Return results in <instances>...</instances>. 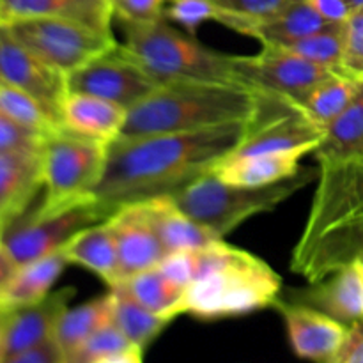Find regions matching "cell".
Masks as SVG:
<instances>
[{
	"label": "cell",
	"instance_id": "cell-1",
	"mask_svg": "<svg viewBox=\"0 0 363 363\" xmlns=\"http://www.w3.org/2000/svg\"><path fill=\"white\" fill-rule=\"evenodd\" d=\"M252 124L181 133L117 137L92 195L112 215L124 204L174 195L229 158Z\"/></svg>",
	"mask_w": 363,
	"mask_h": 363
},
{
	"label": "cell",
	"instance_id": "cell-2",
	"mask_svg": "<svg viewBox=\"0 0 363 363\" xmlns=\"http://www.w3.org/2000/svg\"><path fill=\"white\" fill-rule=\"evenodd\" d=\"M358 259H363V156L321 162L291 269L318 284Z\"/></svg>",
	"mask_w": 363,
	"mask_h": 363
},
{
	"label": "cell",
	"instance_id": "cell-3",
	"mask_svg": "<svg viewBox=\"0 0 363 363\" xmlns=\"http://www.w3.org/2000/svg\"><path fill=\"white\" fill-rule=\"evenodd\" d=\"M269 96L250 87L216 82H172L128 110L119 137L181 133L229 124H254Z\"/></svg>",
	"mask_w": 363,
	"mask_h": 363
},
{
	"label": "cell",
	"instance_id": "cell-4",
	"mask_svg": "<svg viewBox=\"0 0 363 363\" xmlns=\"http://www.w3.org/2000/svg\"><path fill=\"white\" fill-rule=\"evenodd\" d=\"M195 280L186 289L183 314L204 321L250 314L273 307L282 279L247 250L216 240L194 250Z\"/></svg>",
	"mask_w": 363,
	"mask_h": 363
},
{
	"label": "cell",
	"instance_id": "cell-5",
	"mask_svg": "<svg viewBox=\"0 0 363 363\" xmlns=\"http://www.w3.org/2000/svg\"><path fill=\"white\" fill-rule=\"evenodd\" d=\"M318 176L319 170L300 169L293 177L275 184L238 186L208 172L176 191L172 199L186 215L223 240L252 216L273 211Z\"/></svg>",
	"mask_w": 363,
	"mask_h": 363
},
{
	"label": "cell",
	"instance_id": "cell-6",
	"mask_svg": "<svg viewBox=\"0 0 363 363\" xmlns=\"http://www.w3.org/2000/svg\"><path fill=\"white\" fill-rule=\"evenodd\" d=\"M126 46L160 82H216L238 84L230 55L215 52L184 34L167 18L147 23H124Z\"/></svg>",
	"mask_w": 363,
	"mask_h": 363
},
{
	"label": "cell",
	"instance_id": "cell-7",
	"mask_svg": "<svg viewBox=\"0 0 363 363\" xmlns=\"http://www.w3.org/2000/svg\"><path fill=\"white\" fill-rule=\"evenodd\" d=\"M108 145L60 128L43 145L45 197L32 215L50 216L96 201L92 191L105 174Z\"/></svg>",
	"mask_w": 363,
	"mask_h": 363
},
{
	"label": "cell",
	"instance_id": "cell-8",
	"mask_svg": "<svg viewBox=\"0 0 363 363\" xmlns=\"http://www.w3.org/2000/svg\"><path fill=\"white\" fill-rule=\"evenodd\" d=\"M7 27L25 48L64 74L73 73L117 43L112 32L60 18L14 21Z\"/></svg>",
	"mask_w": 363,
	"mask_h": 363
},
{
	"label": "cell",
	"instance_id": "cell-9",
	"mask_svg": "<svg viewBox=\"0 0 363 363\" xmlns=\"http://www.w3.org/2000/svg\"><path fill=\"white\" fill-rule=\"evenodd\" d=\"M126 45H116L67 74L69 92L91 94L130 110L160 87Z\"/></svg>",
	"mask_w": 363,
	"mask_h": 363
},
{
	"label": "cell",
	"instance_id": "cell-10",
	"mask_svg": "<svg viewBox=\"0 0 363 363\" xmlns=\"http://www.w3.org/2000/svg\"><path fill=\"white\" fill-rule=\"evenodd\" d=\"M240 85L284 103H293L337 71L305 60L280 46H262L257 55H230Z\"/></svg>",
	"mask_w": 363,
	"mask_h": 363
},
{
	"label": "cell",
	"instance_id": "cell-11",
	"mask_svg": "<svg viewBox=\"0 0 363 363\" xmlns=\"http://www.w3.org/2000/svg\"><path fill=\"white\" fill-rule=\"evenodd\" d=\"M110 213L98 201L74 206L50 216L28 215L6 227L2 245L18 266L62 250L64 245L87 227L105 222Z\"/></svg>",
	"mask_w": 363,
	"mask_h": 363
},
{
	"label": "cell",
	"instance_id": "cell-12",
	"mask_svg": "<svg viewBox=\"0 0 363 363\" xmlns=\"http://www.w3.org/2000/svg\"><path fill=\"white\" fill-rule=\"evenodd\" d=\"M0 78L32 96L60 123V108L69 94L67 74L25 48L4 23H0Z\"/></svg>",
	"mask_w": 363,
	"mask_h": 363
},
{
	"label": "cell",
	"instance_id": "cell-13",
	"mask_svg": "<svg viewBox=\"0 0 363 363\" xmlns=\"http://www.w3.org/2000/svg\"><path fill=\"white\" fill-rule=\"evenodd\" d=\"M286 323L294 354L312 363H330L344 344L350 326L300 301L277 300L273 305Z\"/></svg>",
	"mask_w": 363,
	"mask_h": 363
},
{
	"label": "cell",
	"instance_id": "cell-14",
	"mask_svg": "<svg viewBox=\"0 0 363 363\" xmlns=\"http://www.w3.org/2000/svg\"><path fill=\"white\" fill-rule=\"evenodd\" d=\"M325 137V130L286 103L282 112L252 124L247 137L230 156H254L268 152H314Z\"/></svg>",
	"mask_w": 363,
	"mask_h": 363
},
{
	"label": "cell",
	"instance_id": "cell-15",
	"mask_svg": "<svg viewBox=\"0 0 363 363\" xmlns=\"http://www.w3.org/2000/svg\"><path fill=\"white\" fill-rule=\"evenodd\" d=\"M105 223L116 240L123 279L155 268L167 255L137 202L117 208Z\"/></svg>",
	"mask_w": 363,
	"mask_h": 363
},
{
	"label": "cell",
	"instance_id": "cell-16",
	"mask_svg": "<svg viewBox=\"0 0 363 363\" xmlns=\"http://www.w3.org/2000/svg\"><path fill=\"white\" fill-rule=\"evenodd\" d=\"M77 294L74 287H62L39 303L9 312L4 332V358L34 350L53 339L57 323Z\"/></svg>",
	"mask_w": 363,
	"mask_h": 363
},
{
	"label": "cell",
	"instance_id": "cell-17",
	"mask_svg": "<svg viewBox=\"0 0 363 363\" xmlns=\"http://www.w3.org/2000/svg\"><path fill=\"white\" fill-rule=\"evenodd\" d=\"M43 188V147L0 155V223L9 227Z\"/></svg>",
	"mask_w": 363,
	"mask_h": 363
},
{
	"label": "cell",
	"instance_id": "cell-18",
	"mask_svg": "<svg viewBox=\"0 0 363 363\" xmlns=\"http://www.w3.org/2000/svg\"><path fill=\"white\" fill-rule=\"evenodd\" d=\"M293 301L307 303L330 318L351 326L363 321V273L360 261L337 269L311 289L294 293Z\"/></svg>",
	"mask_w": 363,
	"mask_h": 363
},
{
	"label": "cell",
	"instance_id": "cell-19",
	"mask_svg": "<svg viewBox=\"0 0 363 363\" xmlns=\"http://www.w3.org/2000/svg\"><path fill=\"white\" fill-rule=\"evenodd\" d=\"M60 18L112 32L113 9L110 0H0V23Z\"/></svg>",
	"mask_w": 363,
	"mask_h": 363
},
{
	"label": "cell",
	"instance_id": "cell-20",
	"mask_svg": "<svg viewBox=\"0 0 363 363\" xmlns=\"http://www.w3.org/2000/svg\"><path fill=\"white\" fill-rule=\"evenodd\" d=\"M137 204L140 206L145 220L156 233L162 247L165 248V254L195 250V248H202L216 240H222L208 227L186 215L176 204L172 195L147 199V201L137 202Z\"/></svg>",
	"mask_w": 363,
	"mask_h": 363
},
{
	"label": "cell",
	"instance_id": "cell-21",
	"mask_svg": "<svg viewBox=\"0 0 363 363\" xmlns=\"http://www.w3.org/2000/svg\"><path fill=\"white\" fill-rule=\"evenodd\" d=\"M128 110L91 94L69 92L60 108L64 130L110 145L123 131Z\"/></svg>",
	"mask_w": 363,
	"mask_h": 363
},
{
	"label": "cell",
	"instance_id": "cell-22",
	"mask_svg": "<svg viewBox=\"0 0 363 363\" xmlns=\"http://www.w3.org/2000/svg\"><path fill=\"white\" fill-rule=\"evenodd\" d=\"M307 152H268L254 156H229L211 170L218 179L238 186H266L300 172V162Z\"/></svg>",
	"mask_w": 363,
	"mask_h": 363
},
{
	"label": "cell",
	"instance_id": "cell-23",
	"mask_svg": "<svg viewBox=\"0 0 363 363\" xmlns=\"http://www.w3.org/2000/svg\"><path fill=\"white\" fill-rule=\"evenodd\" d=\"M69 264H78L98 275L110 289L123 282L116 240L105 222L74 234L62 247Z\"/></svg>",
	"mask_w": 363,
	"mask_h": 363
},
{
	"label": "cell",
	"instance_id": "cell-24",
	"mask_svg": "<svg viewBox=\"0 0 363 363\" xmlns=\"http://www.w3.org/2000/svg\"><path fill=\"white\" fill-rule=\"evenodd\" d=\"M69 264L62 250L18 266L0 300V311L13 312L39 303L52 294L53 286Z\"/></svg>",
	"mask_w": 363,
	"mask_h": 363
},
{
	"label": "cell",
	"instance_id": "cell-25",
	"mask_svg": "<svg viewBox=\"0 0 363 363\" xmlns=\"http://www.w3.org/2000/svg\"><path fill=\"white\" fill-rule=\"evenodd\" d=\"M340 23H332L312 7L308 0H293L280 13L248 25L245 35L259 39L264 45L284 46L301 38L328 30Z\"/></svg>",
	"mask_w": 363,
	"mask_h": 363
},
{
	"label": "cell",
	"instance_id": "cell-26",
	"mask_svg": "<svg viewBox=\"0 0 363 363\" xmlns=\"http://www.w3.org/2000/svg\"><path fill=\"white\" fill-rule=\"evenodd\" d=\"M360 84L362 82L353 80L342 73H333L287 105L300 110L312 123L326 130L353 101Z\"/></svg>",
	"mask_w": 363,
	"mask_h": 363
},
{
	"label": "cell",
	"instance_id": "cell-27",
	"mask_svg": "<svg viewBox=\"0 0 363 363\" xmlns=\"http://www.w3.org/2000/svg\"><path fill=\"white\" fill-rule=\"evenodd\" d=\"M314 155L319 163L363 156V82L353 101L326 128Z\"/></svg>",
	"mask_w": 363,
	"mask_h": 363
},
{
	"label": "cell",
	"instance_id": "cell-28",
	"mask_svg": "<svg viewBox=\"0 0 363 363\" xmlns=\"http://www.w3.org/2000/svg\"><path fill=\"white\" fill-rule=\"evenodd\" d=\"M117 287L130 294L142 307L163 318L176 319L177 315L183 314V300L186 289L170 282L156 266L128 277Z\"/></svg>",
	"mask_w": 363,
	"mask_h": 363
},
{
	"label": "cell",
	"instance_id": "cell-29",
	"mask_svg": "<svg viewBox=\"0 0 363 363\" xmlns=\"http://www.w3.org/2000/svg\"><path fill=\"white\" fill-rule=\"evenodd\" d=\"M110 294H112V323L130 340L131 346L145 350L174 321L142 307L119 287L110 289Z\"/></svg>",
	"mask_w": 363,
	"mask_h": 363
},
{
	"label": "cell",
	"instance_id": "cell-30",
	"mask_svg": "<svg viewBox=\"0 0 363 363\" xmlns=\"http://www.w3.org/2000/svg\"><path fill=\"white\" fill-rule=\"evenodd\" d=\"M110 321H112V294L106 293L78 307H67L57 323L53 340L64 354Z\"/></svg>",
	"mask_w": 363,
	"mask_h": 363
},
{
	"label": "cell",
	"instance_id": "cell-31",
	"mask_svg": "<svg viewBox=\"0 0 363 363\" xmlns=\"http://www.w3.org/2000/svg\"><path fill=\"white\" fill-rule=\"evenodd\" d=\"M0 113L46 137L62 128L41 103L7 84H0Z\"/></svg>",
	"mask_w": 363,
	"mask_h": 363
},
{
	"label": "cell",
	"instance_id": "cell-32",
	"mask_svg": "<svg viewBox=\"0 0 363 363\" xmlns=\"http://www.w3.org/2000/svg\"><path fill=\"white\" fill-rule=\"evenodd\" d=\"M342 27L344 23L337 27L328 28V30L315 32V34L301 38L298 41L284 45L280 48L294 53L305 60L318 64V66L326 67V69L340 71V62H342ZM266 46V45H264ZM272 46V45H269Z\"/></svg>",
	"mask_w": 363,
	"mask_h": 363
},
{
	"label": "cell",
	"instance_id": "cell-33",
	"mask_svg": "<svg viewBox=\"0 0 363 363\" xmlns=\"http://www.w3.org/2000/svg\"><path fill=\"white\" fill-rule=\"evenodd\" d=\"M130 346V340L110 321L99 330H96L92 335H89L84 342L64 353L62 363H98L112 357V354L128 350Z\"/></svg>",
	"mask_w": 363,
	"mask_h": 363
},
{
	"label": "cell",
	"instance_id": "cell-34",
	"mask_svg": "<svg viewBox=\"0 0 363 363\" xmlns=\"http://www.w3.org/2000/svg\"><path fill=\"white\" fill-rule=\"evenodd\" d=\"M222 9L220 23L245 34L248 25L280 13L293 0H211Z\"/></svg>",
	"mask_w": 363,
	"mask_h": 363
},
{
	"label": "cell",
	"instance_id": "cell-35",
	"mask_svg": "<svg viewBox=\"0 0 363 363\" xmlns=\"http://www.w3.org/2000/svg\"><path fill=\"white\" fill-rule=\"evenodd\" d=\"M346 77L363 82V7L354 9L342 27V62Z\"/></svg>",
	"mask_w": 363,
	"mask_h": 363
},
{
	"label": "cell",
	"instance_id": "cell-36",
	"mask_svg": "<svg viewBox=\"0 0 363 363\" xmlns=\"http://www.w3.org/2000/svg\"><path fill=\"white\" fill-rule=\"evenodd\" d=\"M165 18L179 23L188 34L195 35L206 21H220L222 9L211 0H169Z\"/></svg>",
	"mask_w": 363,
	"mask_h": 363
},
{
	"label": "cell",
	"instance_id": "cell-37",
	"mask_svg": "<svg viewBox=\"0 0 363 363\" xmlns=\"http://www.w3.org/2000/svg\"><path fill=\"white\" fill-rule=\"evenodd\" d=\"M46 135L30 130L16 121L9 119L0 113V155L14 151H27V149H39L45 145Z\"/></svg>",
	"mask_w": 363,
	"mask_h": 363
},
{
	"label": "cell",
	"instance_id": "cell-38",
	"mask_svg": "<svg viewBox=\"0 0 363 363\" xmlns=\"http://www.w3.org/2000/svg\"><path fill=\"white\" fill-rule=\"evenodd\" d=\"M167 0H110L113 16L124 23H147L165 18Z\"/></svg>",
	"mask_w": 363,
	"mask_h": 363
},
{
	"label": "cell",
	"instance_id": "cell-39",
	"mask_svg": "<svg viewBox=\"0 0 363 363\" xmlns=\"http://www.w3.org/2000/svg\"><path fill=\"white\" fill-rule=\"evenodd\" d=\"M156 268L172 284L183 287V289H188L195 280L194 250H181L167 254Z\"/></svg>",
	"mask_w": 363,
	"mask_h": 363
},
{
	"label": "cell",
	"instance_id": "cell-40",
	"mask_svg": "<svg viewBox=\"0 0 363 363\" xmlns=\"http://www.w3.org/2000/svg\"><path fill=\"white\" fill-rule=\"evenodd\" d=\"M330 363H363V321L350 326L346 340Z\"/></svg>",
	"mask_w": 363,
	"mask_h": 363
},
{
	"label": "cell",
	"instance_id": "cell-41",
	"mask_svg": "<svg viewBox=\"0 0 363 363\" xmlns=\"http://www.w3.org/2000/svg\"><path fill=\"white\" fill-rule=\"evenodd\" d=\"M2 363H62V351L57 346L55 340H48V342L41 344V346L34 347V350L23 351L20 354L6 358Z\"/></svg>",
	"mask_w": 363,
	"mask_h": 363
},
{
	"label": "cell",
	"instance_id": "cell-42",
	"mask_svg": "<svg viewBox=\"0 0 363 363\" xmlns=\"http://www.w3.org/2000/svg\"><path fill=\"white\" fill-rule=\"evenodd\" d=\"M315 11L332 23H344L353 13L346 0H308Z\"/></svg>",
	"mask_w": 363,
	"mask_h": 363
},
{
	"label": "cell",
	"instance_id": "cell-43",
	"mask_svg": "<svg viewBox=\"0 0 363 363\" xmlns=\"http://www.w3.org/2000/svg\"><path fill=\"white\" fill-rule=\"evenodd\" d=\"M16 269H18V264L14 262V259L11 257L9 252L6 250V247L0 243V300H2L4 291H6L7 286H9L11 279H13Z\"/></svg>",
	"mask_w": 363,
	"mask_h": 363
},
{
	"label": "cell",
	"instance_id": "cell-44",
	"mask_svg": "<svg viewBox=\"0 0 363 363\" xmlns=\"http://www.w3.org/2000/svg\"><path fill=\"white\" fill-rule=\"evenodd\" d=\"M98 363H144V350L137 346H130L128 350L112 354V357Z\"/></svg>",
	"mask_w": 363,
	"mask_h": 363
},
{
	"label": "cell",
	"instance_id": "cell-45",
	"mask_svg": "<svg viewBox=\"0 0 363 363\" xmlns=\"http://www.w3.org/2000/svg\"><path fill=\"white\" fill-rule=\"evenodd\" d=\"M7 318H9V312L0 311V363H2L4 358V332H6Z\"/></svg>",
	"mask_w": 363,
	"mask_h": 363
},
{
	"label": "cell",
	"instance_id": "cell-46",
	"mask_svg": "<svg viewBox=\"0 0 363 363\" xmlns=\"http://www.w3.org/2000/svg\"><path fill=\"white\" fill-rule=\"evenodd\" d=\"M2 236H4V225L0 223V243H2Z\"/></svg>",
	"mask_w": 363,
	"mask_h": 363
},
{
	"label": "cell",
	"instance_id": "cell-47",
	"mask_svg": "<svg viewBox=\"0 0 363 363\" xmlns=\"http://www.w3.org/2000/svg\"><path fill=\"white\" fill-rule=\"evenodd\" d=\"M358 261H360V264H362V273H363V259H358Z\"/></svg>",
	"mask_w": 363,
	"mask_h": 363
},
{
	"label": "cell",
	"instance_id": "cell-48",
	"mask_svg": "<svg viewBox=\"0 0 363 363\" xmlns=\"http://www.w3.org/2000/svg\"><path fill=\"white\" fill-rule=\"evenodd\" d=\"M0 84H4V82H2V78H0Z\"/></svg>",
	"mask_w": 363,
	"mask_h": 363
}]
</instances>
